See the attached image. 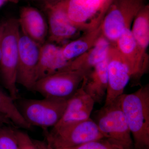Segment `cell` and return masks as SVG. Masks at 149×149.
Returning <instances> with one entry per match:
<instances>
[{"label":"cell","instance_id":"6da1fadb","mask_svg":"<svg viewBox=\"0 0 149 149\" xmlns=\"http://www.w3.org/2000/svg\"><path fill=\"white\" fill-rule=\"evenodd\" d=\"M134 149H149V86L120 96Z\"/></svg>","mask_w":149,"mask_h":149},{"label":"cell","instance_id":"7a4b0ae2","mask_svg":"<svg viewBox=\"0 0 149 149\" xmlns=\"http://www.w3.org/2000/svg\"><path fill=\"white\" fill-rule=\"evenodd\" d=\"M1 59L0 76L11 97L18 100L17 75L20 27L18 19L11 17L0 23Z\"/></svg>","mask_w":149,"mask_h":149},{"label":"cell","instance_id":"3957f363","mask_svg":"<svg viewBox=\"0 0 149 149\" xmlns=\"http://www.w3.org/2000/svg\"><path fill=\"white\" fill-rule=\"evenodd\" d=\"M120 96L96 111L94 120L104 138L117 141L127 149H134L133 139L121 107Z\"/></svg>","mask_w":149,"mask_h":149},{"label":"cell","instance_id":"277c9868","mask_svg":"<svg viewBox=\"0 0 149 149\" xmlns=\"http://www.w3.org/2000/svg\"><path fill=\"white\" fill-rule=\"evenodd\" d=\"M47 143L53 149L77 146L104 138L91 118L50 131L45 130Z\"/></svg>","mask_w":149,"mask_h":149},{"label":"cell","instance_id":"5b68a950","mask_svg":"<svg viewBox=\"0 0 149 149\" xmlns=\"http://www.w3.org/2000/svg\"><path fill=\"white\" fill-rule=\"evenodd\" d=\"M68 100L23 99L18 107L24 119L32 126L44 130L52 128L61 119Z\"/></svg>","mask_w":149,"mask_h":149},{"label":"cell","instance_id":"8992f818","mask_svg":"<svg viewBox=\"0 0 149 149\" xmlns=\"http://www.w3.org/2000/svg\"><path fill=\"white\" fill-rule=\"evenodd\" d=\"M89 71L63 70L37 80L33 91L46 98L68 100L80 88Z\"/></svg>","mask_w":149,"mask_h":149},{"label":"cell","instance_id":"52a82bcc","mask_svg":"<svg viewBox=\"0 0 149 149\" xmlns=\"http://www.w3.org/2000/svg\"><path fill=\"white\" fill-rule=\"evenodd\" d=\"M109 49L108 59V87L105 105L111 103L124 94L125 88L132 80H139L144 74L141 70L127 61L119 53Z\"/></svg>","mask_w":149,"mask_h":149},{"label":"cell","instance_id":"ba28073f","mask_svg":"<svg viewBox=\"0 0 149 149\" xmlns=\"http://www.w3.org/2000/svg\"><path fill=\"white\" fill-rule=\"evenodd\" d=\"M143 0H111L102 24L107 39L116 41L123 31L144 6Z\"/></svg>","mask_w":149,"mask_h":149},{"label":"cell","instance_id":"9c48e42d","mask_svg":"<svg viewBox=\"0 0 149 149\" xmlns=\"http://www.w3.org/2000/svg\"><path fill=\"white\" fill-rule=\"evenodd\" d=\"M41 45L20 29L17 82L27 90L33 91Z\"/></svg>","mask_w":149,"mask_h":149},{"label":"cell","instance_id":"30bf717a","mask_svg":"<svg viewBox=\"0 0 149 149\" xmlns=\"http://www.w3.org/2000/svg\"><path fill=\"white\" fill-rule=\"evenodd\" d=\"M68 1L54 5H43L48 18L47 42L60 44L77 33L78 29L72 24L68 15Z\"/></svg>","mask_w":149,"mask_h":149},{"label":"cell","instance_id":"8fae6325","mask_svg":"<svg viewBox=\"0 0 149 149\" xmlns=\"http://www.w3.org/2000/svg\"><path fill=\"white\" fill-rule=\"evenodd\" d=\"M95 104L93 99L84 91L81 84L74 95L68 99L62 117L52 129H57L90 118Z\"/></svg>","mask_w":149,"mask_h":149},{"label":"cell","instance_id":"7c38bea8","mask_svg":"<svg viewBox=\"0 0 149 149\" xmlns=\"http://www.w3.org/2000/svg\"><path fill=\"white\" fill-rule=\"evenodd\" d=\"M111 0H68V15L72 24L79 29L97 15L106 13Z\"/></svg>","mask_w":149,"mask_h":149},{"label":"cell","instance_id":"4fadbf2b","mask_svg":"<svg viewBox=\"0 0 149 149\" xmlns=\"http://www.w3.org/2000/svg\"><path fill=\"white\" fill-rule=\"evenodd\" d=\"M17 19L20 30L25 35L40 45L47 42V22L38 9L29 6L23 7Z\"/></svg>","mask_w":149,"mask_h":149},{"label":"cell","instance_id":"5bb4252c","mask_svg":"<svg viewBox=\"0 0 149 149\" xmlns=\"http://www.w3.org/2000/svg\"><path fill=\"white\" fill-rule=\"evenodd\" d=\"M69 63L63 56L61 47L47 41L40 48L36 72V82L43 77L61 71Z\"/></svg>","mask_w":149,"mask_h":149},{"label":"cell","instance_id":"9a60e30c","mask_svg":"<svg viewBox=\"0 0 149 149\" xmlns=\"http://www.w3.org/2000/svg\"><path fill=\"white\" fill-rule=\"evenodd\" d=\"M108 57L96 65L84 77L82 81L84 91L95 103L100 104L105 99L108 87Z\"/></svg>","mask_w":149,"mask_h":149},{"label":"cell","instance_id":"2e32d148","mask_svg":"<svg viewBox=\"0 0 149 149\" xmlns=\"http://www.w3.org/2000/svg\"><path fill=\"white\" fill-rule=\"evenodd\" d=\"M14 101L0 88V123H11L19 128L30 130L32 126L24 119Z\"/></svg>","mask_w":149,"mask_h":149},{"label":"cell","instance_id":"e0dca14e","mask_svg":"<svg viewBox=\"0 0 149 149\" xmlns=\"http://www.w3.org/2000/svg\"><path fill=\"white\" fill-rule=\"evenodd\" d=\"M118 50L119 53L127 61L146 71L148 68V63L140 61L134 56L138 53L141 54L138 47L136 40L132 31L129 27H126L123 31L117 40Z\"/></svg>","mask_w":149,"mask_h":149},{"label":"cell","instance_id":"ac0fdd59","mask_svg":"<svg viewBox=\"0 0 149 149\" xmlns=\"http://www.w3.org/2000/svg\"><path fill=\"white\" fill-rule=\"evenodd\" d=\"M132 33L139 50L144 52L149 44V6H144L136 15Z\"/></svg>","mask_w":149,"mask_h":149},{"label":"cell","instance_id":"d6986e66","mask_svg":"<svg viewBox=\"0 0 149 149\" xmlns=\"http://www.w3.org/2000/svg\"><path fill=\"white\" fill-rule=\"evenodd\" d=\"M92 42L83 38L72 41L61 47L63 55L68 61H72L84 54L91 46Z\"/></svg>","mask_w":149,"mask_h":149},{"label":"cell","instance_id":"ffe728a7","mask_svg":"<svg viewBox=\"0 0 149 149\" xmlns=\"http://www.w3.org/2000/svg\"><path fill=\"white\" fill-rule=\"evenodd\" d=\"M56 149H127L117 141L104 138L90 141L77 146Z\"/></svg>","mask_w":149,"mask_h":149},{"label":"cell","instance_id":"44dd1931","mask_svg":"<svg viewBox=\"0 0 149 149\" xmlns=\"http://www.w3.org/2000/svg\"><path fill=\"white\" fill-rule=\"evenodd\" d=\"M0 149H19L15 130L8 127L0 128Z\"/></svg>","mask_w":149,"mask_h":149},{"label":"cell","instance_id":"7402d4cb","mask_svg":"<svg viewBox=\"0 0 149 149\" xmlns=\"http://www.w3.org/2000/svg\"><path fill=\"white\" fill-rule=\"evenodd\" d=\"M19 149H40L27 133L19 130H15Z\"/></svg>","mask_w":149,"mask_h":149},{"label":"cell","instance_id":"603a6c76","mask_svg":"<svg viewBox=\"0 0 149 149\" xmlns=\"http://www.w3.org/2000/svg\"><path fill=\"white\" fill-rule=\"evenodd\" d=\"M35 143L40 149H53L48 145L46 141L35 140Z\"/></svg>","mask_w":149,"mask_h":149},{"label":"cell","instance_id":"cb8c5ba5","mask_svg":"<svg viewBox=\"0 0 149 149\" xmlns=\"http://www.w3.org/2000/svg\"><path fill=\"white\" fill-rule=\"evenodd\" d=\"M66 1L68 0H44L42 1L43 3V5L52 6Z\"/></svg>","mask_w":149,"mask_h":149},{"label":"cell","instance_id":"d4e9b609","mask_svg":"<svg viewBox=\"0 0 149 149\" xmlns=\"http://www.w3.org/2000/svg\"><path fill=\"white\" fill-rule=\"evenodd\" d=\"M19 0H0V8L1 7L6 3L8 2L13 3H17Z\"/></svg>","mask_w":149,"mask_h":149},{"label":"cell","instance_id":"484cf974","mask_svg":"<svg viewBox=\"0 0 149 149\" xmlns=\"http://www.w3.org/2000/svg\"><path fill=\"white\" fill-rule=\"evenodd\" d=\"M1 30H0V40H1ZM1 46H0V62H1Z\"/></svg>","mask_w":149,"mask_h":149},{"label":"cell","instance_id":"4316f807","mask_svg":"<svg viewBox=\"0 0 149 149\" xmlns=\"http://www.w3.org/2000/svg\"><path fill=\"white\" fill-rule=\"evenodd\" d=\"M28 1H43L44 0H28Z\"/></svg>","mask_w":149,"mask_h":149}]
</instances>
